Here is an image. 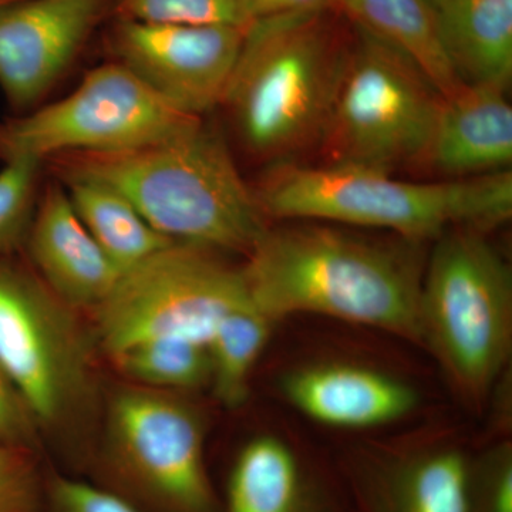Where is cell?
Masks as SVG:
<instances>
[{
	"mask_svg": "<svg viewBox=\"0 0 512 512\" xmlns=\"http://www.w3.org/2000/svg\"><path fill=\"white\" fill-rule=\"evenodd\" d=\"M322 221L268 227L241 266L252 303L276 322L319 313L421 343L424 265L414 249Z\"/></svg>",
	"mask_w": 512,
	"mask_h": 512,
	"instance_id": "cell-1",
	"label": "cell"
},
{
	"mask_svg": "<svg viewBox=\"0 0 512 512\" xmlns=\"http://www.w3.org/2000/svg\"><path fill=\"white\" fill-rule=\"evenodd\" d=\"M60 158L62 175L110 185L171 241L247 255L268 228L254 188L204 117L137 150Z\"/></svg>",
	"mask_w": 512,
	"mask_h": 512,
	"instance_id": "cell-2",
	"label": "cell"
},
{
	"mask_svg": "<svg viewBox=\"0 0 512 512\" xmlns=\"http://www.w3.org/2000/svg\"><path fill=\"white\" fill-rule=\"evenodd\" d=\"M330 10L245 26L221 106L242 147L269 167L292 163L326 136L348 47Z\"/></svg>",
	"mask_w": 512,
	"mask_h": 512,
	"instance_id": "cell-3",
	"label": "cell"
},
{
	"mask_svg": "<svg viewBox=\"0 0 512 512\" xmlns=\"http://www.w3.org/2000/svg\"><path fill=\"white\" fill-rule=\"evenodd\" d=\"M254 188L265 217L387 229L407 241L451 228H495L512 215V171L431 183L392 173L328 164L271 165Z\"/></svg>",
	"mask_w": 512,
	"mask_h": 512,
	"instance_id": "cell-4",
	"label": "cell"
},
{
	"mask_svg": "<svg viewBox=\"0 0 512 512\" xmlns=\"http://www.w3.org/2000/svg\"><path fill=\"white\" fill-rule=\"evenodd\" d=\"M485 232L458 227L441 234L420 285L421 343L474 403L507 365L512 335L511 268Z\"/></svg>",
	"mask_w": 512,
	"mask_h": 512,
	"instance_id": "cell-5",
	"label": "cell"
},
{
	"mask_svg": "<svg viewBox=\"0 0 512 512\" xmlns=\"http://www.w3.org/2000/svg\"><path fill=\"white\" fill-rule=\"evenodd\" d=\"M97 485L146 512H222L200 413L161 390H120L107 413Z\"/></svg>",
	"mask_w": 512,
	"mask_h": 512,
	"instance_id": "cell-6",
	"label": "cell"
},
{
	"mask_svg": "<svg viewBox=\"0 0 512 512\" xmlns=\"http://www.w3.org/2000/svg\"><path fill=\"white\" fill-rule=\"evenodd\" d=\"M441 97L409 57L355 25L322 143L330 164L394 174L421 163Z\"/></svg>",
	"mask_w": 512,
	"mask_h": 512,
	"instance_id": "cell-7",
	"label": "cell"
},
{
	"mask_svg": "<svg viewBox=\"0 0 512 512\" xmlns=\"http://www.w3.org/2000/svg\"><path fill=\"white\" fill-rule=\"evenodd\" d=\"M254 305L242 268L198 245H170L120 275L96 308L97 335L110 357L147 340L207 345L232 312Z\"/></svg>",
	"mask_w": 512,
	"mask_h": 512,
	"instance_id": "cell-8",
	"label": "cell"
},
{
	"mask_svg": "<svg viewBox=\"0 0 512 512\" xmlns=\"http://www.w3.org/2000/svg\"><path fill=\"white\" fill-rule=\"evenodd\" d=\"M119 62L101 64L72 93L2 126V158L119 154L173 136L192 120Z\"/></svg>",
	"mask_w": 512,
	"mask_h": 512,
	"instance_id": "cell-9",
	"label": "cell"
},
{
	"mask_svg": "<svg viewBox=\"0 0 512 512\" xmlns=\"http://www.w3.org/2000/svg\"><path fill=\"white\" fill-rule=\"evenodd\" d=\"M0 366L37 423L69 419L89 393V352L72 308L39 276L6 262H0Z\"/></svg>",
	"mask_w": 512,
	"mask_h": 512,
	"instance_id": "cell-10",
	"label": "cell"
},
{
	"mask_svg": "<svg viewBox=\"0 0 512 512\" xmlns=\"http://www.w3.org/2000/svg\"><path fill=\"white\" fill-rule=\"evenodd\" d=\"M245 28L170 25L120 19L114 35L117 62L173 109L192 117L221 106Z\"/></svg>",
	"mask_w": 512,
	"mask_h": 512,
	"instance_id": "cell-11",
	"label": "cell"
},
{
	"mask_svg": "<svg viewBox=\"0 0 512 512\" xmlns=\"http://www.w3.org/2000/svg\"><path fill=\"white\" fill-rule=\"evenodd\" d=\"M467 451L413 440L346 451L336 467L352 512H464Z\"/></svg>",
	"mask_w": 512,
	"mask_h": 512,
	"instance_id": "cell-12",
	"label": "cell"
},
{
	"mask_svg": "<svg viewBox=\"0 0 512 512\" xmlns=\"http://www.w3.org/2000/svg\"><path fill=\"white\" fill-rule=\"evenodd\" d=\"M104 0H10L0 5V90L16 110L36 109L92 32Z\"/></svg>",
	"mask_w": 512,
	"mask_h": 512,
	"instance_id": "cell-13",
	"label": "cell"
},
{
	"mask_svg": "<svg viewBox=\"0 0 512 512\" xmlns=\"http://www.w3.org/2000/svg\"><path fill=\"white\" fill-rule=\"evenodd\" d=\"M218 497L222 512H352L338 467L268 434L239 448Z\"/></svg>",
	"mask_w": 512,
	"mask_h": 512,
	"instance_id": "cell-14",
	"label": "cell"
},
{
	"mask_svg": "<svg viewBox=\"0 0 512 512\" xmlns=\"http://www.w3.org/2000/svg\"><path fill=\"white\" fill-rule=\"evenodd\" d=\"M25 241L39 278L69 308L96 309L119 281L121 272L84 227L62 183L40 195Z\"/></svg>",
	"mask_w": 512,
	"mask_h": 512,
	"instance_id": "cell-15",
	"label": "cell"
},
{
	"mask_svg": "<svg viewBox=\"0 0 512 512\" xmlns=\"http://www.w3.org/2000/svg\"><path fill=\"white\" fill-rule=\"evenodd\" d=\"M421 163L443 180L511 171L512 107L507 89L463 84L441 97Z\"/></svg>",
	"mask_w": 512,
	"mask_h": 512,
	"instance_id": "cell-16",
	"label": "cell"
},
{
	"mask_svg": "<svg viewBox=\"0 0 512 512\" xmlns=\"http://www.w3.org/2000/svg\"><path fill=\"white\" fill-rule=\"evenodd\" d=\"M281 390L293 407L343 429H369L403 419L416 407L412 386L367 367L326 363L303 367L282 379Z\"/></svg>",
	"mask_w": 512,
	"mask_h": 512,
	"instance_id": "cell-17",
	"label": "cell"
},
{
	"mask_svg": "<svg viewBox=\"0 0 512 512\" xmlns=\"http://www.w3.org/2000/svg\"><path fill=\"white\" fill-rule=\"evenodd\" d=\"M436 15L441 45L461 84L508 89L512 0H446Z\"/></svg>",
	"mask_w": 512,
	"mask_h": 512,
	"instance_id": "cell-18",
	"label": "cell"
},
{
	"mask_svg": "<svg viewBox=\"0 0 512 512\" xmlns=\"http://www.w3.org/2000/svg\"><path fill=\"white\" fill-rule=\"evenodd\" d=\"M339 9L355 25L409 57L441 96L463 86L444 53L436 8L430 0H339Z\"/></svg>",
	"mask_w": 512,
	"mask_h": 512,
	"instance_id": "cell-19",
	"label": "cell"
},
{
	"mask_svg": "<svg viewBox=\"0 0 512 512\" xmlns=\"http://www.w3.org/2000/svg\"><path fill=\"white\" fill-rule=\"evenodd\" d=\"M62 184L84 227L121 274L174 242L110 185L82 175H62Z\"/></svg>",
	"mask_w": 512,
	"mask_h": 512,
	"instance_id": "cell-20",
	"label": "cell"
},
{
	"mask_svg": "<svg viewBox=\"0 0 512 512\" xmlns=\"http://www.w3.org/2000/svg\"><path fill=\"white\" fill-rule=\"evenodd\" d=\"M274 322L254 305L222 320L208 343L212 390L222 406L238 409L247 402L249 380Z\"/></svg>",
	"mask_w": 512,
	"mask_h": 512,
	"instance_id": "cell-21",
	"label": "cell"
},
{
	"mask_svg": "<svg viewBox=\"0 0 512 512\" xmlns=\"http://www.w3.org/2000/svg\"><path fill=\"white\" fill-rule=\"evenodd\" d=\"M111 359L128 379L161 392L197 389L211 380L210 350L194 340H147Z\"/></svg>",
	"mask_w": 512,
	"mask_h": 512,
	"instance_id": "cell-22",
	"label": "cell"
},
{
	"mask_svg": "<svg viewBox=\"0 0 512 512\" xmlns=\"http://www.w3.org/2000/svg\"><path fill=\"white\" fill-rule=\"evenodd\" d=\"M0 167V254L25 241L37 204L43 161L26 154L3 158Z\"/></svg>",
	"mask_w": 512,
	"mask_h": 512,
	"instance_id": "cell-23",
	"label": "cell"
},
{
	"mask_svg": "<svg viewBox=\"0 0 512 512\" xmlns=\"http://www.w3.org/2000/svg\"><path fill=\"white\" fill-rule=\"evenodd\" d=\"M464 500V512H512L511 441L468 454Z\"/></svg>",
	"mask_w": 512,
	"mask_h": 512,
	"instance_id": "cell-24",
	"label": "cell"
},
{
	"mask_svg": "<svg viewBox=\"0 0 512 512\" xmlns=\"http://www.w3.org/2000/svg\"><path fill=\"white\" fill-rule=\"evenodd\" d=\"M117 9L136 22L247 26L237 0H119Z\"/></svg>",
	"mask_w": 512,
	"mask_h": 512,
	"instance_id": "cell-25",
	"label": "cell"
},
{
	"mask_svg": "<svg viewBox=\"0 0 512 512\" xmlns=\"http://www.w3.org/2000/svg\"><path fill=\"white\" fill-rule=\"evenodd\" d=\"M46 484L33 450L0 444V512L45 511Z\"/></svg>",
	"mask_w": 512,
	"mask_h": 512,
	"instance_id": "cell-26",
	"label": "cell"
},
{
	"mask_svg": "<svg viewBox=\"0 0 512 512\" xmlns=\"http://www.w3.org/2000/svg\"><path fill=\"white\" fill-rule=\"evenodd\" d=\"M43 512H146L120 495L82 478L52 473L47 476Z\"/></svg>",
	"mask_w": 512,
	"mask_h": 512,
	"instance_id": "cell-27",
	"label": "cell"
},
{
	"mask_svg": "<svg viewBox=\"0 0 512 512\" xmlns=\"http://www.w3.org/2000/svg\"><path fill=\"white\" fill-rule=\"evenodd\" d=\"M37 420L12 377L0 366V441L33 450Z\"/></svg>",
	"mask_w": 512,
	"mask_h": 512,
	"instance_id": "cell-28",
	"label": "cell"
},
{
	"mask_svg": "<svg viewBox=\"0 0 512 512\" xmlns=\"http://www.w3.org/2000/svg\"><path fill=\"white\" fill-rule=\"evenodd\" d=\"M245 25L289 13L339 9V0H237Z\"/></svg>",
	"mask_w": 512,
	"mask_h": 512,
	"instance_id": "cell-29",
	"label": "cell"
},
{
	"mask_svg": "<svg viewBox=\"0 0 512 512\" xmlns=\"http://www.w3.org/2000/svg\"><path fill=\"white\" fill-rule=\"evenodd\" d=\"M446 2V0H430L431 5L434 6V8H437V6H440L441 3Z\"/></svg>",
	"mask_w": 512,
	"mask_h": 512,
	"instance_id": "cell-30",
	"label": "cell"
},
{
	"mask_svg": "<svg viewBox=\"0 0 512 512\" xmlns=\"http://www.w3.org/2000/svg\"><path fill=\"white\" fill-rule=\"evenodd\" d=\"M0 157H2V126H0Z\"/></svg>",
	"mask_w": 512,
	"mask_h": 512,
	"instance_id": "cell-31",
	"label": "cell"
},
{
	"mask_svg": "<svg viewBox=\"0 0 512 512\" xmlns=\"http://www.w3.org/2000/svg\"><path fill=\"white\" fill-rule=\"evenodd\" d=\"M10 2V0H0V5H5V3Z\"/></svg>",
	"mask_w": 512,
	"mask_h": 512,
	"instance_id": "cell-32",
	"label": "cell"
},
{
	"mask_svg": "<svg viewBox=\"0 0 512 512\" xmlns=\"http://www.w3.org/2000/svg\"><path fill=\"white\" fill-rule=\"evenodd\" d=\"M0 444H3L2 441H0Z\"/></svg>",
	"mask_w": 512,
	"mask_h": 512,
	"instance_id": "cell-33",
	"label": "cell"
}]
</instances>
